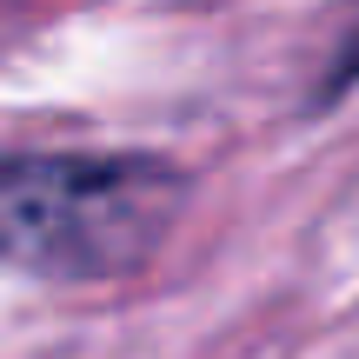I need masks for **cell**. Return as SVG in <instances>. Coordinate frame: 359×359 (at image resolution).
Returning <instances> with one entry per match:
<instances>
[{
  "instance_id": "cell-1",
  "label": "cell",
  "mask_w": 359,
  "mask_h": 359,
  "mask_svg": "<svg viewBox=\"0 0 359 359\" xmlns=\"http://www.w3.org/2000/svg\"><path fill=\"white\" fill-rule=\"evenodd\" d=\"M187 206V173L154 154H13L0 180L7 259L87 286L147 266Z\"/></svg>"
},
{
  "instance_id": "cell-2",
  "label": "cell",
  "mask_w": 359,
  "mask_h": 359,
  "mask_svg": "<svg viewBox=\"0 0 359 359\" xmlns=\"http://www.w3.org/2000/svg\"><path fill=\"white\" fill-rule=\"evenodd\" d=\"M353 80H359V20L346 27V40H339V53H333V67H326V100H333V93H346L353 87Z\"/></svg>"
}]
</instances>
